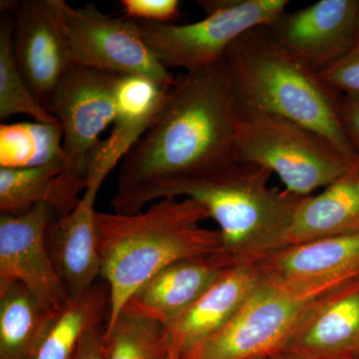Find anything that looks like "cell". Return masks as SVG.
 <instances>
[{"mask_svg":"<svg viewBox=\"0 0 359 359\" xmlns=\"http://www.w3.org/2000/svg\"><path fill=\"white\" fill-rule=\"evenodd\" d=\"M238 111L224 61L187 72L123 158L113 211H143L161 187L202 178L237 163Z\"/></svg>","mask_w":359,"mask_h":359,"instance_id":"6da1fadb","label":"cell"},{"mask_svg":"<svg viewBox=\"0 0 359 359\" xmlns=\"http://www.w3.org/2000/svg\"><path fill=\"white\" fill-rule=\"evenodd\" d=\"M102 271L109 292L106 330L130 297L169 264L224 250L219 230L202 226L209 214L184 198H166L135 214L97 212Z\"/></svg>","mask_w":359,"mask_h":359,"instance_id":"7a4b0ae2","label":"cell"},{"mask_svg":"<svg viewBox=\"0 0 359 359\" xmlns=\"http://www.w3.org/2000/svg\"><path fill=\"white\" fill-rule=\"evenodd\" d=\"M224 61L238 103L313 130L359 168L358 155L339 120V94L294 60L268 26H257L238 37Z\"/></svg>","mask_w":359,"mask_h":359,"instance_id":"3957f363","label":"cell"},{"mask_svg":"<svg viewBox=\"0 0 359 359\" xmlns=\"http://www.w3.org/2000/svg\"><path fill=\"white\" fill-rule=\"evenodd\" d=\"M269 170L244 163L202 178L161 187L151 203L185 197L203 205L219 226L224 252L250 261L283 247L301 196L269 187Z\"/></svg>","mask_w":359,"mask_h":359,"instance_id":"277c9868","label":"cell"},{"mask_svg":"<svg viewBox=\"0 0 359 359\" xmlns=\"http://www.w3.org/2000/svg\"><path fill=\"white\" fill-rule=\"evenodd\" d=\"M358 278L359 273H351L309 283L266 278L228 323L189 346L180 359H252L280 353L325 297Z\"/></svg>","mask_w":359,"mask_h":359,"instance_id":"5b68a950","label":"cell"},{"mask_svg":"<svg viewBox=\"0 0 359 359\" xmlns=\"http://www.w3.org/2000/svg\"><path fill=\"white\" fill-rule=\"evenodd\" d=\"M118 78L71 65L47 104L63 132L61 170L49 203L56 218L72 212L86 190L100 136L115 122Z\"/></svg>","mask_w":359,"mask_h":359,"instance_id":"8992f818","label":"cell"},{"mask_svg":"<svg viewBox=\"0 0 359 359\" xmlns=\"http://www.w3.org/2000/svg\"><path fill=\"white\" fill-rule=\"evenodd\" d=\"M236 161L276 173L287 192L308 197L353 166L320 134L240 104Z\"/></svg>","mask_w":359,"mask_h":359,"instance_id":"52a82bcc","label":"cell"},{"mask_svg":"<svg viewBox=\"0 0 359 359\" xmlns=\"http://www.w3.org/2000/svg\"><path fill=\"white\" fill-rule=\"evenodd\" d=\"M205 18L188 25L136 21L142 39L166 68L187 72L223 62L231 44L257 26L271 25L287 0H205Z\"/></svg>","mask_w":359,"mask_h":359,"instance_id":"ba28073f","label":"cell"},{"mask_svg":"<svg viewBox=\"0 0 359 359\" xmlns=\"http://www.w3.org/2000/svg\"><path fill=\"white\" fill-rule=\"evenodd\" d=\"M65 39L71 65L126 76L138 75L162 86L176 80L151 50L136 21L101 13L94 4L73 7L65 0H48Z\"/></svg>","mask_w":359,"mask_h":359,"instance_id":"9c48e42d","label":"cell"},{"mask_svg":"<svg viewBox=\"0 0 359 359\" xmlns=\"http://www.w3.org/2000/svg\"><path fill=\"white\" fill-rule=\"evenodd\" d=\"M56 219L48 204L21 215L0 214V294L26 287L45 308L58 311L68 294L52 262L46 233Z\"/></svg>","mask_w":359,"mask_h":359,"instance_id":"30bf717a","label":"cell"},{"mask_svg":"<svg viewBox=\"0 0 359 359\" xmlns=\"http://www.w3.org/2000/svg\"><path fill=\"white\" fill-rule=\"evenodd\" d=\"M358 0H320L285 11L268 26L276 42L304 67L320 74L358 43Z\"/></svg>","mask_w":359,"mask_h":359,"instance_id":"8fae6325","label":"cell"},{"mask_svg":"<svg viewBox=\"0 0 359 359\" xmlns=\"http://www.w3.org/2000/svg\"><path fill=\"white\" fill-rule=\"evenodd\" d=\"M14 14V54L21 74L46 108L71 66L48 0L2 1ZM47 109V108H46Z\"/></svg>","mask_w":359,"mask_h":359,"instance_id":"7c38bea8","label":"cell"},{"mask_svg":"<svg viewBox=\"0 0 359 359\" xmlns=\"http://www.w3.org/2000/svg\"><path fill=\"white\" fill-rule=\"evenodd\" d=\"M237 263L224 250L181 259L169 264L139 287L124 309L169 328Z\"/></svg>","mask_w":359,"mask_h":359,"instance_id":"4fadbf2b","label":"cell"},{"mask_svg":"<svg viewBox=\"0 0 359 359\" xmlns=\"http://www.w3.org/2000/svg\"><path fill=\"white\" fill-rule=\"evenodd\" d=\"M290 359L359 358V278L321 302L280 353Z\"/></svg>","mask_w":359,"mask_h":359,"instance_id":"5bb4252c","label":"cell"},{"mask_svg":"<svg viewBox=\"0 0 359 359\" xmlns=\"http://www.w3.org/2000/svg\"><path fill=\"white\" fill-rule=\"evenodd\" d=\"M99 190L87 187L76 208L47 229L52 262L69 295L91 289L101 278L102 256L94 207Z\"/></svg>","mask_w":359,"mask_h":359,"instance_id":"9a60e30c","label":"cell"},{"mask_svg":"<svg viewBox=\"0 0 359 359\" xmlns=\"http://www.w3.org/2000/svg\"><path fill=\"white\" fill-rule=\"evenodd\" d=\"M257 259L231 266L178 320L167 328L170 348L181 353L223 327L264 280Z\"/></svg>","mask_w":359,"mask_h":359,"instance_id":"2e32d148","label":"cell"},{"mask_svg":"<svg viewBox=\"0 0 359 359\" xmlns=\"http://www.w3.org/2000/svg\"><path fill=\"white\" fill-rule=\"evenodd\" d=\"M264 276L309 283L359 273V233L287 245L257 259Z\"/></svg>","mask_w":359,"mask_h":359,"instance_id":"e0dca14e","label":"cell"},{"mask_svg":"<svg viewBox=\"0 0 359 359\" xmlns=\"http://www.w3.org/2000/svg\"><path fill=\"white\" fill-rule=\"evenodd\" d=\"M356 233H359V168H353L323 192L302 198L285 233L283 247Z\"/></svg>","mask_w":359,"mask_h":359,"instance_id":"ac0fdd59","label":"cell"},{"mask_svg":"<svg viewBox=\"0 0 359 359\" xmlns=\"http://www.w3.org/2000/svg\"><path fill=\"white\" fill-rule=\"evenodd\" d=\"M172 87L138 75L119 76L115 88L116 119L112 133L102 142L106 154L121 162L132 146L152 124Z\"/></svg>","mask_w":359,"mask_h":359,"instance_id":"d6986e66","label":"cell"},{"mask_svg":"<svg viewBox=\"0 0 359 359\" xmlns=\"http://www.w3.org/2000/svg\"><path fill=\"white\" fill-rule=\"evenodd\" d=\"M108 306L109 292L105 283H96L81 294L70 295L52 314L32 359H73L87 332L102 325Z\"/></svg>","mask_w":359,"mask_h":359,"instance_id":"ffe728a7","label":"cell"},{"mask_svg":"<svg viewBox=\"0 0 359 359\" xmlns=\"http://www.w3.org/2000/svg\"><path fill=\"white\" fill-rule=\"evenodd\" d=\"M53 313L23 285L0 294V359H32Z\"/></svg>","mask_w":359,"mask_h":359,"instance_id":"44dd1931","label":"cell"},{"mask_svg":"<svg viewBox=\"0 0 359 359\" xmlns=\"http://www.w3.org/2000/svg\"><path fill=\"white\" fill-rule=\"evenodd\" d=\"M60 123L20 122L0 126V168L45 166L62 159Z\"/></svg>","mask_w":359,"mask_h":359,"instance_id":"7402d4cb","label":"cell"},{"mask_svg":"<svg viewBox=\"0 0 359 359\" xmlns=\"http://www.w3.org/2000/svg\"><path fill=\"white\" fill-rule=\"evenodd\" d=\"M13 36V18L7 13H2L0 20V119L27 115L36 122L59 123L37 100L21 74L14 54Z\"/></svg>","mask_w":359,"mask_h":359,"instance_id":"603a6c76","label":"cell"},{"mask_svg":"<svg viewBox=\"0 0 359 359\" xmlns=\"http://www.w3.org/2000/svg\"><path fill=\"white\" fill-rule=\"evenodd\" d=\"M169 332L162 323L124 309L105 332V359H166Z\"/></svg>","mask_w":359,"mask_h":359,"instance_id":"cb8c5ba5","label":"cell"},{"mask_svg":"<svg viewBox=\"0 0 359 359\" xmlns=\"http://www.w3.org/2000/svg\"><path fill=\"white\" fill-rule=\"evenodd\" d=\"M61 163L32 168H0V212L21 215L50 202Z\"/></svg>","mask_w":359,"mask_h":359,"instance_id":"d4e9b609","label":"cell"},{"mask_svg":"<svg viewBox=\"0 0 359 359\" xmlns=\"http://www.w3.org/2000/svg\"><path fill=\"white\" fill-rule=\"evenodd\" d=\"M124 18L134 21L171 25L180 18L178 0H122Z\"/></svg>","mask_w":359,"mask_h":359,"instance_id":"484cf974","label":"cell"},{"mask_svg":"<svg viewBox=\"0 0 359 359\" xmlns=\"http://www.w3.org/2000/svg\"><path fill=\"white\" fill-rule=\"evenodd\" d=\"M318 76L337 93H359V43L337 65Z\"/></svg>","mask_w":359,"mask_h":359,"instance_id":"4316f807","label":"cell"},{"mask_svg":"<svg viewBox=\"0 0 359 359\" xmlns=\"http://www.w3.org/2000/svg\"><path fill=\"white\" fill-rule=\"evenodd\" d=\"M339 95V120L347 138L359 157V93Z\"/></svg>","mask_w":359,"mask_h":359,"instance_id":"83f0119b","label":"cell"},{"mask_svg":"<svg viewBox=\"0 0 359 359\" xmlns=\"http://www.w3.org/2000/svg\"><path fill=\"white\" fill-rule=\"evenodd\" d=\"M106 325H100L87 332L73 359H105Z\"/></svg>","mask_w":359,"mask_h":359,"instance_id":"f1b7e54d","label":"cell"},{"mask_svg":"<svg viewBox=\"0 0 359 359\" xmlns=\"http://www.w3.org/2000/svg\"><path fill=\"white\" fill-rule=\"evenodd\" d=\"M166 359H180V354L169 347V353H168Z\"/></svg>","mask_w":359,"mask_h":359,"instance_id":"f546056e","label":"cell"},{"mask_svg":"<svg viewBox=\"0 0 359 359\" xmlns=\"http://www.w3.org/2000/svg\"><path fill=\"white\" fill-rule=\"evenodd\" d=\"M268 359H290L282 355V354H275V355L269 356Z\"/></svg>","mask_w":359,"mask_h":359,"instance_id":"4dcf8cb0","label":"cell"},{"mask_svg":"<svg viewBox=\"0 0 359 359\" xmlns=\"http://www.w3.org/2000/svg\"><path fill=\"white\" fill-rule=\"evenodd\" d=\"M356 30H358V43H359V1L358 9V22H356Z\"/></svg>","mask_w":359,"mask_h":359,"instance_id":"1f68e13d","label":"cell"},{"mask_svg":"<svg viewBox=\"0 0 359 359\" xmlns=\"http://www.w3.org/2000/svg\"><path fill=\"white\" fill-rule=\"evenodd\" d=\"M269 358H266V356H261V358H256L252 359H268Z\"/></svg>","mask_w":359,"mask_h":359,"instance_id":"d6a6232c","label":"cell"},{"mask_svg":"<svg viewBox=\"0 0 359 359\" xmlns=\"http://www.w3.org/2000/svg\"><path fill=\"white\" fill-rule=\"evenodd\" d=\"M356 359H359V358H356Z\"/></svg>","mask_w":359,"mask_h":359,"instance_id":"836d02e7","label":"cell"}]
</instances>
